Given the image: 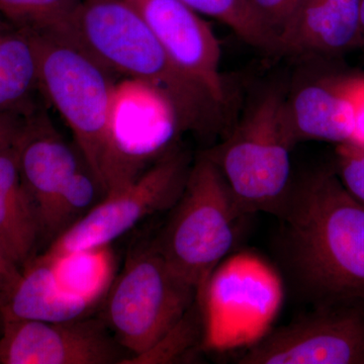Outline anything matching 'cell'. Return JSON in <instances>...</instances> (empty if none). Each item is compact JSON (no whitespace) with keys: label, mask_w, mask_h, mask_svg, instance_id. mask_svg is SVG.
<instances>
[{"label":"cell","mask_w":364,"mask_h":364,"mask_svg":"<svg viewBox=\"0 0 364 364\" xmlns=\"http://www.w3.org/2000/svg\"><path fill=\"white\" fill-rule=\"evenodd\" d=\"M279 249L313 306H364V208L334 170L291 186L277 214Z\"/></svg>","instance_id":"6da1fadb"},{"label":"cell","mask_w":364,"mask_h":364,"mask_svg":"<svg viewBox=\"0 0 364 364\" xmlns=\"http://www.w3.org/2000/svg\"><path fill=\"white\" fill-rule=\"evenodd\" d=\"M69 36L112 73L159 91L182 131L210 135L219 126L221 105L174 65L128 0H81Z\"/></svg>","instance_id":"7a4b0ae2"},{"label":"cell","mask_w":364,"mask_h":364,"mask_svg":"<svg viewBox=\"0 0 364 364\" xmlns=\"http://www.w3.org/2000/svg\"><path fill=\"white\" fill-rule=\"evenodd\" d=\"M33 35L39 50L41 93L70 128L105 195L112 162L114 73L68 36Z\"/></svg>","instance_id":"3957f363"},{"label":"cell","mask_w":364,"mask_h":364,"mask_svg":"<svg viewBox=\"0 0 364 364\" xmlns=\"http://www.w3.org/2000/svg\"><path fill=\"white\" fill-rule=\"evenodd\" d=\"M246 215L205 154L189 169L181 198L153 241L170 267L200 291L234 248Z\"/></svg>","instance_id":"277c9868"},{"label":"cell","mask_w":364,"mask_h":364,"mask_svg":"<svg viewBox=\"0 0 364 364\" xmlns=\"http://www.w3.org/2000/svg\"><path fill=\"white\" fill-rule=\"evenodd\" d=\"M296 143L287 102L272 92L208 155L246 214L277 215L291 188V152Z\"/></svg>","instance_id":"5b68a950"},{"label":"cell","mask_w":364,"mask_h":364,"mask_svg":"<svg viewBox=\"0 0 364 364\" xmlns=\"http://www.w3.org/2000/svg\"><path fill=\"white\" fill-rule=\"evenodd\" d=\"M198 294L148 242L127 258L102 301V320L131 359L138 358L178 324Z\"/></svg>","instance_id":"8992f818"},{"label":"cell","mask_w":364,"mask_h":364,"mask_svg":"<svg viewBox=\"0 0 364 364\" xmlns=\"http://www.w3.org/2000/svg\"><path fill=\"white\" fill-rule=\"evenodd\" d=\"M188 157L173 150L133 181L105 193L90 212L59 235L46 252L109 245L149 215L171 210L188 179Z\"/></svg>","instance_id":"52a82bcc"},{"label":"cell","mask_w":364,"mask_h":364,"mask_svg":"<svg viewBox=\"0 0 364 364\" xmlns=\"http://www.w3.org/2000/svg\"><path fill=\"white\" fill-rule=\"evenodd\" d=\"M240 364H364V306H313L244 352Z\"/></svg>","instance_id":"ba28073f"},{"label":"cell","mask_w":364,"mask_h":364,"mask_svg":"<svg viewBox=\"0 0 364 364\" xmlns=\"http://www.w3.org/2000/svg\"><path fill=\"white\" fill-rule=\"evenodd\" d=\"M182 132L169 100L140 81L117 83L112 107V162L105 193L133 181L173 151Z\"/></svg>","instance_id":"9c48e42d"},{"label":"cell","mask_w":364,"mask_h":364,"mask_svg":"<svg viewBox=\"0 0 364 364\" xmlns=\"http://www.w3.org/2000/svg\"><path fill=\"white\" fill-rule=\"evenodd\" d=\"M119 348L102 318L2 320L0 364L121 363Z\"/></svg>","instance_id":"30bf717a"},{"label":"cell","mask_w":364,"mask_h":364,"mask_svg":"<svg viewBox=\"0 0 364 364\" xmlns=\"http://www.w3.org/2000/svg\"><path fill=\"white\" fill-rule=\"evenodd\" d=\"M128 1L142 16L174 65L221 107L226 104L221 47L202 16L179 0Z\"/></svg>","instance_id":"8fae6325"},{"label":"cell","mask_w":364,"mask_h":364,"mask_svg":"<svg viewBox=\"0 0 364 364\" xmlns=\"http://www.w3.org/2000/svg\"><path fill=\"white\" fill-rule=\"evenodd\" d=\"M14 149L21 181L35 207L41 232L57 196L86 164L39 111L26 117Z\"/></svg>","instance_id":"7c38bea8"},{"label":"cell","mask_w":364,"mask_h":364,"mask_svg":"<svg viewBox=\"0 0 364 364\" xmlns=\"http://www.w3.org/2000/svg\"><path fill=\"white\" fill-rule=\"evenodd\" d=\"M360 76L322 79L304 86L287 102L294 140L351 142Z\"/></svg>","instance_id":"4fadbf2b"},{"label":"cell","mask_w":364,"mask_h":364,"mask_svg":"<svg viewBox=\"0 0 364 364\" xmlns=\"http://www.w3.org/2000/svg\"><path fill=\"white\" fill-rule=\"evenodd\" d=\"M361 0H304L275 51L336 55L360 44Z\"/></svg>","instance_id":"5bb4252c"},{"label":"cell","mask_w":364,"mask_h":364,"mask_svg":"<svg viewBox=\"0 0 364 364\" xmlns=\"http://www.w3.org/2000/svg\"><path fill=\"white\" fill-rule=\"evenodd\" d=\"M93 306L66 294L57 284L46 254L33 257L0 304V317L40 322H66L87 317Z\"/></svg>","instance_id":"9a60e30c"},{"label":"cell","mask_w":364,"mask_h":364,"mask_svg":"<svg viewBox=\"0 0 364 364\" xmlns=\"http://www.w3.org/2000/svg\"><path fill=\"white\" fill-rule=\"evenodd\" d=\"M40 240L39 220L21 181L14 144L0 149V248L23 269Z\"/></svg>","instance_id":"2e32d148"},{"label":"cell","mask_w":364,"mask_h":364,"mask_svg":"<svg viewBox=\"0 0 364 364\" xmlns=\"http://www.w3.org/2000/svg\"><path fill=\"white\" fill-rule=\"evenodd\" d=\"M39 50L35 36L0 18V116L28 117L38 111Z\"/></svg>","instance_id":"e0dca14e"},{"label":"cell","mask_w":364,"mask_h":364,"mask_svg":"<svg viewBox=\"0 0 364 364\" xmlns=\"http://www.w3.org/2000/svg\"><path fill=\"white\" fill-rule=\"evenodd\" d=\"M45 254L57 284L66 294L93 308L104 301L116 279V256L111 244Z\"/></svg>","instance_id":"ac0fdd59"},{"label":"cell","mask_w":364,"mask_h":364,"mask_svg":"<svg viewBox=\"0 0 364 364\" xmlns=\"http://www.w3.org/2000/svg\"><path fill=\"white\" fill-rule=\"evenodd\" d=\"M81 0H0V18L33 33L69 36Z\"/></svg>","instance_id":"d6986e66"},{"label":"cell","mask_w":364,"mask_h":364,"mask_svg":"<svg viewBox=\"0 0 364 364\" xmlns=\"http://www.w3.org/2000/svg\"><path fill=\"white\" fill-rule=\"evenodd\" d=\"M104 189L86 165L72 176L53 203L47 220L41 230V239H55L75 224L98 202Z\"/></svg>","instance_id":"ffe728a7"},{"label":"cell","mask_w":364,"mask_h":364,"mask_svg":"<svg viewBox=\"0 0 364 364\" xmlns=\"http://www.w3.org/2000/svg\"><path fill=\"white\" fill-rule=\"evenodd\" d=\"M191 9L221 21L253 47L273 50L267 33L256 21L247 0H179Z\"/></svg>","instance_id":"44dd1931"},{"label":"cell","mask_w":364,"mask_h":364,"mask_svg":"<svg viewBox=\"0 0 364 364\" xmlns=\"http://www.w3.org/2000/svg\"><path fill=\"white\" fill-rule=\"evenodd\" d=\"M198 339H205V325L200 301L193 306L171 330L150 350L132 358L130 363H169L176 360L195 345Z\"/></svg>","instance_id":"7402d4cb"},{"label":"cell","mask_w":364,"mask_h":364,"mask_svg":"<svg viewBox=\"0 0 364 364\" xmlns=\"http://www.w3.org/2000/svg\"><path fill=\"white\" fill-rule=\"evenodd\" d=\"M334 171L347 193L364 208L363 144H338L335 151Z\"/></svg>","instance_id":"603a6c76"},{"label":"cell","mask_w":364,"mask_h":364,"mask_svg":"<svg viewBox=\"0 0 364 364\" xmlns=\"http://www.w3.org/2000/svg\"><path fill=\"white\" fill-rule=\"evenodd\" d=\"M256 21L277 48V39L304 0H247Z\"/></svg>","instance_id":"cb8c5ba5"},{"label":"cell","mask_w":364,"mask_h":364,"mask_svg":"<svg viewBox=\"0 0 364 364\" xmlns=\"http://www.w3.org/2000/svg\"><path fill=\"white\" fill-rule=\"evenodd\" d=\"M21 269L0 248V304L20 279Z\"/></svg>","instance_id":"d4e9b609"},{"label":"cell","mask_w":364,"mask_h":364,"mask_svg":"<svg viewBox=\"0 0 364 364\" xmlns=\"http://www.w3.org/2000/svg\"><path fill=\"white\" fill-rule=\"evenodd\" d=\"M26 119L21 116H0V149L14 145Z\"/></svg>","instance_id":"484cf974"},{"label":"cell","mask_w":364,"mask_h":364,"mask_svg":"<svg viewBox=\"0 0 364 364\" xmlns=\"http://www.w3.org/2000/svg\"><path fill=\"white\" fill-rule=\"evenodd\" d=\"M351 142L364 145V76H360L356 100L355 131Z\"/></svg>","instance_id":"4316f807"},{"label":"cell","mask_w":364,"mask_h":364,"mask_svg":"<svg viewBox=\"0 0 364 364\" xmlns=\"http://www.w3.org/2000/svg\"><path fill=\"white\" fill-rule=\"evenodd\" d=\"M360 44L364 45V0L360 4Z\"/></svg>","instance_id":"83f0119b"}]
</instances>
